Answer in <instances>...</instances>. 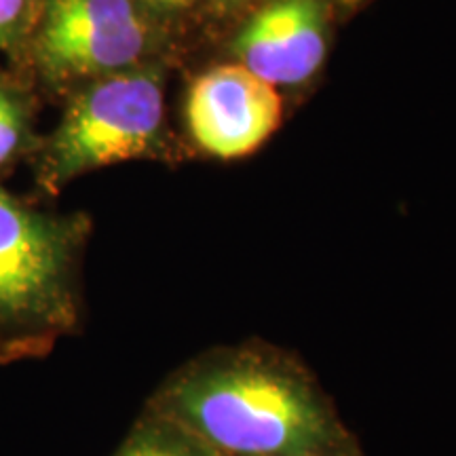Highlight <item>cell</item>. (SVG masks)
<instances>
[{
  "instance_id": "cell-11",
  "label": "cell",
  "mask_w": 456,
  "mask_h": 456,
  "mask_svg": "<svg viewBox=\"0 0 456 456\" xmlns=\"http://www.w3.org/2000/svg\"><path fill=\"white\" fill-rule=\"evenodd\" d=\"M349 456H357V454H349Z\"/></svg>"
},
{
  "instance_id": "cell-6",
  "label": "cell",
  "mask_w": 456,
  "mask_h": 456,
  "mask_svg": "<svg viewBox=\"0 0 456 456\" xmlns=\"http://www.w3.org/2000/svg\"><path fill=\"white\" fill-rule=\"evenodd\" d=\"M235 55L273 87L309 81L326 57V15L319 0H273L239 32Z\"/></svg>"
},
{
  "instance_id": "cell-3",
  "label": "cell",
  "mask_w": 456,
  "mask_h": 456,
  "mask_svg": "<svg viewBox=\"0 0 456 456\" xmlns=\"http://www.w3.org/2000/svg\"><path fill=\"white\" fill-rule=\"evenodd\" d=\"M70 235L0 188V322H68Z\"/></svg>"
},
{
  "instance_id": "cell-2",
  "label": "cell",
  "mask_w": 456,
  "mask_h": 456,
  "mask_svg": "<svg viewBox=\"0 0 456 456\" xmlns=\"http://www.w3.org/2000/svg\"><path fill=\"white\" fill-rule=\"evenodd\" d=\"M163 125V78L151 68L108 74L85 89L51 146L57 180L144 157L157 146Z\"/></svg>"
},
{
  "instance_id": "cell-4",
  "label": "cell",
  "mask_w": 456,
  "mask_h": 456,
  "mask_svg": "<svg viewBox=\"0 0 456 456\" xmlns=\"http://www.w3.org/2000/svg\"><path fill=\"white\" fill-rule=\"evenodd\" d=\"M148 26L134 0H49L38 60L57 78L108 77L144 55Z\"/></svg>"
},
{
  "instance_id": "cell-5",
  "label": "cell",
  "mask_w": 456,
  "mask_h": 456,
  "mask_svg": "<svg viewBox=\"0 0 456 456\" xmlns=\"http://www.w3.org/2000/svg\"><path fill=\"white\" fill-rule=\"evenodd\" d=\"M192 138L208 155L239 159L265 144L281 121L277 89L239 66H218L192 85L186 106Z\"/></svg>"
},
{
  "instance_id": "cell-9",
  "label": "cell",
  "mask_w": 456,
  "mask_h": 456,
  "mask_svg": "<svg viewBox=\"0 0 456 456\" xmlns=\"http://www.w3.org/2000/svg\"><path fill=\"white\" fill-rule=\"evenodd\" d=\"M26 0H0V45L9 43L24 20Z\"/></svg>"
},
{
  "instance_id": "cell-7",
  "label": "cell",
  "mask_w": 456,
  "mask_h": 456,
  "mask_svg": "<svg viewBox=\"0 0 456 456\" xmlns=\"http://www.w3.org/2000/svg\"><path fill=\"white\" fill-rule=\"evenodd\" d=\"M114 456H218L178 423L152 410Z\"/></svg>"
},
{
  "instance_id": "cell-8",
  "label": "cell",
  "mask_w": 456,
  "mask_h": 456,
  "mask_svg": "<svg viewBox=\"0 0 456 456\" xmlns=\"http://www.w3.org/2000/svg\"><path fill=\"white\" fill-rule=\"evenodd\" d=\"M21 140V112L13 100L0 89V165L13 155Z\"/></svg>"
},
{
  "instance_id": "cell-1",
  "label": "cell",
  "mask_w": 456,
  "mask_h": 456,
  "mask_svg": "<svg viewBox=\"0 0 456 456\" xmlns=\"http://www.w3.org/2000/svg\"><path fill=\"white\" fill-rule=\"evenodd\" d=\"M152 410L218 456L357 454L309 374L275 353L226 349L197 359Z\"/></svg>"
},
{
  "instance_id": "cell-10",
  "label": "cell",
  "mask_w": 456,
  "mask_h": 456,
  "mask_svg": "<svg viewBox=\"0 0 456 456\" xmlns=\"http://www.w3.org/2000/svg\"><path fill=\"white\" fill-rule=\"evenodd\" d=\"M144 3L157 9H184L188 4L195 3V0H144Z\"/></svg>"
}]
</instances>
